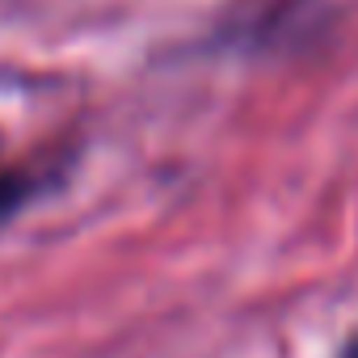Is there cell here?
Listing matches in <instances>:
<instances>
[{
    "mask_svg": "<svg viewBox=\"0 0 358 358\" xmlns=\"http://www.w3.org/2000/svg\"><path fill=\"white\" fill-rule=\"evenodd\" d=\"M55 182V164L30 160H0V228H9L30 203H38Z\"/></svg>",
    "mask_w": 358,
    "mask_h": 358,
    "instance_id": "cell-1",
    "label": "cell"
},
{
    "mask_svg": "<svg viewBox=\"0 0 358 358\" xmlns=\"http://www.w3.org/2000/svg\"><path fill=\"white\" fill-rule=\"evenodd\" d=\"M341 358H358V333L345 341V350H341Z\"/></svg>",
    "mask_w": 358,
    "mask_h": 358,
    "instance_id": "cell-2",
    "label": "cell"
}]
</instances>
